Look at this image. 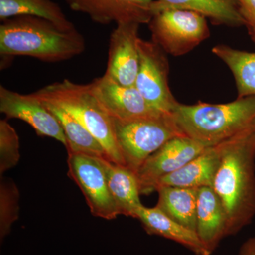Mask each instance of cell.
<instances>
[{"label": "cell", "instance_id": "cell-1", "mask_svg": "<svg viewBox=\"0 0 255 255\" xmlns=\"http://www.w3.org/2000/svg\"><path fill=\"white\" fill-rule=\"evenodd\" d=\"M212 189L227 218V237L238 234L255 216V122L225 141Z\"/></svg>", "mask_w": 255, "mask_h": 255}, {"label": "cell", "instance_id": "cell-2", "mask_svg": "<svg viewBox=\"0 0 255 255\" xmlns=\"http://www.w3.org/2000/svg\"><path fill=\"white\" fill-rule=\"evenodd\" d=\"M0 55L3 58L27 56L45 63H59L82 54L83 36L65 31L44 18L18 16L1 21Z\"/></svg>", "mask_w": 255, "mask_h": 255}, {"label": "cell", "instance_id": "cell-3", "mask_svg": "<svg viewBox=\"0 0 255 255\" xmlns=\"http://www.w3.org/2000/svg\"><path fill=\"white\" fill-rule=\"evenodd\" d=\"M172 117L186 136L211 147L236 136L255 122V96L226 104L178 102Z\"/></svg>", "mask_w": 255, "mask_h": 255}, {"label": "cell", "instance_id": "cell-4", "mask_svg": "<svg viewBox=\"0 0 255 255\" xmlns=\"http://www.w3.org/2000/svg\"><path fill=\"white\" fill-rule=\"evenodd\" d=\"M31 95L71 114L100 142L109 160L126 166L116 138L113 120L101 107L92 91L91 83L82 85L65 79L46 85Z\"/></svg>", "mask_w": 255, "mask_h": 255}, {"label": "cell", "instance_id": "cell-5", "mask_svg": "<svg viewBox=\"0 0 255 255\" xmlns=\"http://www.w3.org/2000/svg\"><path fill=\"white\" fill-rule=\"evenodd\" d=\"M112 120L126 166L135 173L146 159L166 142L176 137L186 136L172 114L161 113L128 122Z\"/></svg>", "mask_w": 255, "mask_h": 255}, {"label": "cell", "instance_id": "cell-6", "mask_svg": "<svg viewBox=\"0 0 255 255\" xmlns=\"http://www.w3.org/2000/svg\"><path fill=\"white\" fill-rule=\"evenodd\" d=\"M148 26L152 41L176 57L187 54L210 36L205 16L189 10H164L154 15Z\"/></svg>", "mask_w": 255, "mask_h": 255}, {"label": "cell", "instance_id": "cell-7", "mask_svg": "<svg viewBox=\"0 0 255 255\" xmlns=\"http://www.w3.org/2000/svg\"><path fill=\"white\" fill-rule=\"evenodd\" d=\"M139 68L135 87L155 110L172 114L178 102L169 86V62L165 52L153 41L140 38Z\"/></svg>", "mask_w": 255, "mask_h": 255}, {"label": "cell", "instance_id": "cell-8", "mask_svg": "<svg viewBox=\"0 0 255 255\" xmlns=\"http://www.w3.org/2000/svg\"><path fill=\"white\" fill-rule=\"evenodd\" d=\"M68 175L85 196L92 216L106 220L120 215L107 184L100 157L68 153Z\"/></svg>", "mask_w": 255, "mask_h": 255}, {"label": "cell", "instance_id": "cell-9", "mask_svg": "<svg viewBox=\"0 0 255 255\" xmlns=\"http://www.w3.org/2000/svg\"><path fill=\"white\" fill-rule=\"evenodd\" d=\"M207 147L187 136L176 137L166 142L146 159L137 171L141 194L155 191L159 179L182 168Z\"/></svg>", "mask_w": 255, "mask_h": 255}, {"label": "cell", "instance_id": "cell-10", "mask_svg": "<svg viewBox=\"0 0 255 255\" xmlns=\"http://www.w3.org/2000/svg\"><path fill=\"white\" fill-rule=\"evenodd\" d=\"M91 85L101 107L114 120L128 122L162 113L151 107L135 86H124L105 75Z\"/></svg>", "mask_w": 255, "mask_h": 255}, {"label": "cell", "instance_id": "cell-11", "mask_svg": "<svg viewBox=\"0 0 255 255\" xmlns=\"http://www.w3.org/2000/svg\"><path fill=\"white\" fill-rule=\"evenodd\" d=\"M0 112L7 119L23 121L34 129L37 135L51 137L66 147V138L58 119L31 94L23 95L1 85Z\"/></svg>", "mask_w": 255, "mask_h": 255}, {"label": "cell", "instance_id": "cell-12", "mask_svg": "<svg viewBox=\"0 0 255 255\" xmlns=\"http://www.w3.org/2000/svg\"><path fill=\"white\" fill-rule=\"evenodd\" d=\"M137 23L117 24L110 35L108 61L104 75L124 86H135L139 68Z\"/></svg>", "mask_w": 255, "mask_h": 255}, {"label": "cell", "instance_id": "cell-13", "mask_svg": "<svg viewBox=\"0 0 255 255\" xmlns=\"http://www.w3.org/2000/svg\"><path fill=\"white\" fill-rule=\"evenodd\" d=\"M70 9L87 15L99 24H148L153 17L154 0H64Z\"/></svg>", "mask_w": 255, "mask_h": 255}, {"label": "cell", "instance_id": "cell-14", "mask_svg": "<svg viewBox=\"0 0 255 255\" xmlns=\"http://www.w3.org/2000/svg\"><path fill=\"white\" fill-rule=\"evenodd\" d=\"M225 141L207 147L182 168L159 179L156 184L155 191L159 187L191 189L212 187L221 162Z\"/></svg>", "mask_w": 255, "mask_h": 255}, {"label": "cell", "instance_id": "cell-15", "mask_svg": "<svg viewBox=\"0 0 255 255\" xmlns=\"http://www.w3.org/2000/svg\"><path fill=\"white\" fill-rule=\"evenodd\" d=\"M196 232L211 254L227 237L226 212L212 187L198 189Z\"/></svg>", "mask_w": 255, "mask_h": 255}, {"label": "cell", "instance_id": "cell-16", "mask_svg": "<svg viewBox=\"0 0 255 255\" xmlns=\"http://www.w3.org/2000/svg\"><path fill=\"white\" fill-rule=\"evenodd\" d=\"M134 219H138L149 235L160 236L181 245L195 255H211L199 239L197 233L174 221L157 206H142L135 213Z\"/></svg>", "mask_w": 255, "mask_h": 255}, {"label": "cell", "instance_id": "cell-17", "mask_svg": "<svg viewBox=\"0 0 255 255\" xmlns=\"http://www.w3.org/2000/svg\"><path fill=\"white\" fill-rule=\"evenodd\" d=\"M152 9L154 15L164 10H189L209 18L213 24L245 26L237 0H154Z\"/></svg>", "mask_w": 255, "mask_h": 255}, {"label": "cell", "instance_id": "cell-18", "mask_svg": "<svg viewBox=\"0 0 255 255\" xmlns=\"http://www.w3.org/2000/svg\"><path fill=\"white\" fill-rule=\"evenodd\" d=\"M105 170L107 184L120 215L135 218L142 205L136 173L127 166L114 163L107 158H100Z\"/></svg>", "mask_w": 255, "mask_h": 255}, {"label": "cell", "instance_id": "cell-19", "mask_svg": "<svg viewBox=\"0 0 255 255\" xmlns=\"http://www.w3.org/2000/svg\"><path fill=\"white\" fill-rule=\"evenodd\" d=\"M41 102L56 117L63 128L67 141L65 148L68 153L85 154L92 157L107 159L105 151L100 142L78 119L58 106L48 102Z\"/></svg>", "mask_w": 255, "mask_h": 255}, {"label": "cell", "instance_id": "cell-20", "mask_svg": "<svg viewBox=\"0 0 255 255\" xmlns=\"http://www.w3.org/2000/svg\"><path fill=\"white\" fill-rule=\"evenodd\" d=\"M155 191L159 196L156 206L174 221L196 232L198 189L159 187Z\"/></svg>", "mask_w": 255, "mask_h": 255}, {"label": "cell", "instance_id": "cell-21", "mask_svg": "<svg viewBox=\"0 0 255 255\" xmlns=\"http://www.w3.org/2000/svg\"><path fill=\"white\" fill-rule=\"evenodd\" d=\"M18 16L44 18L65 31L76 28L59 5L52 0H0L1 21Z\"/></svg>", "mask_w": 255, "mask_h": 255}, {"label": "cell", "instance_id": "cell-22", "mask_svg": "<svg viewBox=\"0 0 255 255\" xmlns=\"http://www.w3.org/2000/svg\"><path fill=\"white\" fill-rule=\"evenodd\" d=\"M213 53L232 72L238 90V98L255 96V53L217 45Z\"/></svg>", "mask_w": 255, "mask_h": 255}, {"label": "cell", "instance_id": "cell-23", "mask_svg": "<svg viewBox=\"0 0 255 255\" xmlns=\"http://www.w3.org/2000/svg\"><path fill=\"white\" fill-rule=\"evenodd\" d=\"M20 194L14 182L1 181L0 184V239L4 240L18 219Z\"/></svg>", "mask_w": 255, "mask_h": 255}, {"label": "cell", "instance_id": "cell-24", "mask_svg": "<svg viewBox=\"0 0 255 255\" xmlns=\"http://www.w3.org/2000/svg\"><path fill=\"white\" fill-rule=\"evenodd\" d=\"M19 137L6 119L0 120V174L13 168L19 161Z\"/></svg>", "mask_w": 255, "mask_h": 255}, {"label": "cell", "instance_id": "cell-25", "mask_svg": "<svg viewBox=\"0 0 255 255\" xmlns=\"http://www.w3.org/2000/svg\"><path fill=\"white\" fill-rule=\"evenodd\" d=\"M240 12L252 40L255 42V0H237Z\"/></svg>", "mask_w": 255, "mask_h": 255}, {"label": "cell", "instance_id": "cell-26", "mask_svg": "<svg viewBox=\"0 0 255 255\" xmlns=\"http://www.w3.org/2000/svg\"><path fill=\"white\" fill-rule=\"evenodd\" d=\"M239 255H255V236L248 238L243 243Z\"/></svg>", "mask_w": 255, "mask_h": 255}]
</instances>
